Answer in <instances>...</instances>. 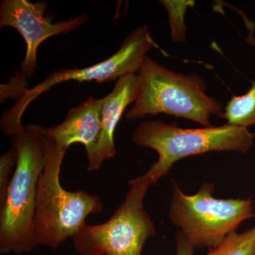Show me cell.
Instances as JSON below:
<instances>
[{"instance_id":"obj_3","label":"cell","mask_w":255,"mask_h":255,"mask_svg":"<svg viewBox=\"0 0 255 255\" xmlns=\"http://www.w3.org/2000/svg\"><path fill=\"white\" fill-rule=\"evenodd\" d=\"M137 75L138 95L126 114L127 120L166 114L210 127L211 116L223 118L222 105L206 95L205 82L197 74L174 73L147 56Z\"/></svg>"},{"instance_id":"obj_5","label":"cell","mask_w":255,"mask_h":255,"mask_svg":"<svg viewBox=\"0 0 255 255\" xmlns=\"http://www.w3.org/2000/svg\"><path fill=\"white\" fill-rule=\"evenodd\" d=\"M172 187L169 218L194 248H216L243 221L255 217L252 198L216 199L213 183H204L194 195L184 194L175 182Z\"/></svg>"},{"instance_id":"obj_9","label":"cell","mask_w":255,"mask_h":255,"mask_svg":"<svg viewBox=\"0 0 255 255\" xmlns=\"http://www.w3.org/2000/svg\"><path fill=\"white\" fill-rule=\"evenodd\" d=\"M139 87L137 75H126L118 79L112 91L104 97L102 128L98 140L86 149L87 172L98 170L105 160L112 158L117 154L114 132L124 111L136 100Z\"/></svg>"},{"instance_id":"obj_1","label":"cell","mask_w":255,"mask_h":255,"mask_svg":"<svg viewBox=\"0 0 255 255\" xmlns=\"http://www.w3.org/2000/svg\"><path fill=\"white\" fill-rule=\"evenodd\" d=\"M17 162L0 209V253L21 255L37 246L35 214L37 189L44 168L40 126H23L13 136Z\"/></svg>"},{"instance_id":"obj_7","label":"cell","mask_w":255,"mask_h":255,"mask_svg":"<svg viewBox=\"0 0 255 255\" xmlns=\"http://www.w3.org/2000/svg\"><path fill=\"white\" fill-rule=\"evenodd\" d=\"M147 26L137 27L124 40L122 46L108 59L82 69L57 70L30 90H23L14 107L3 116L1 128L6 135H14L22 129L21 117L28 106L43 92L62 82L103 83L118 80L128 75H136L150 50L157 48Z\"/></svg>"},{"instance_id":"obj_12","label":"cell","mask_w":255,"mask_h":255,"mask_svg":"<svg viewBox=\"0 0 255 255\" xmlns=\"http://www.w3.org/2000/svg\"><path fill=\"white\" fill-rule=\"evenodd\" d=\"M206 255H255V227L230 233L219 246L209 248Z\"/></svg>"},{"instance_id":"obj_10","label":"cell","mask_w":255,"mask_h":255,"mask_svg":"<svg viewBox=\"0 0 255 255\" xmlns=\"http://www.w3.org/2000/svg\"><path fill=\"white\" fill-rule=\"evenodd\" d=\"M103 103V98L89 97L78 107L70 109L59 125L40 127L41 135L67 150L74 143H81L88 149L100 135Z\"/></svg>"},{"instance_id":"obj_14","label":"cell","mask_w":255,"mask_h":255,"mask_svg":"<svg viewBox=\"0 0 255 255\" xmlns=\"http://www.w3.org/2000/svg\"><path fill=\"white\" fill-rule=\"evenodd\" d=\"M17 152L11 147L0 157V206L2 205L9 188L13 169L16 168Z\"/></svg>"},{"instance_id":"obj_4","label":"cell","mask_w":255,"mask_h":255,"mask_svg":"<svg viewBox=\"0 0 255 255\" xmlns=\"http://www.w3.org/2000/svg\"><path fill=\"white\" fill-rule=\"evenodd\" d=\"M255 137L247 128L228 124L221 127L188 129L178 127L176 123L155 120L139 124L132 140L135 145L150 147L158 154L157 162L145 173L155 184L169 173L179 159L213 151L246 153L253 147Z\"/></svg>"},{"instance_id":"obj_11","label":"cell","mask_w":255,"mask_h":255,"mask_svg":"<svg viewBox=\"0 0 255 255\" xmlns=\"http://www.w3.org/2000/svg\"><path fill=\"white\" fill-rule=\"evenodd\" d=\"M222 119L236 127L248 128L255 125V81L245 95L233 96L225 107Z\"/></svg>"},{"instance_id":"obj_6","label":"cell","mask_w":255,"mask_h":255,"mask_svg":"<svg viewBox=\"0 0 255 255\" xmlns=\"http://www.w3.org/2000/svg\"><path fill=\"white\" fill-rule=\"evenodd\" d=\"M128 184L125 200L108 221L85 224L75 235L74 247L79 255H142L146 241L156 234L143 205L147 189L153 183L145 174Z\"/></svg>"},{"instance_id":"obj_13","label":"cell","mask_w":255,"mask_h":255,"mask_svg":"<svg viewBox=\"0 0 255 255\" xmlns=\"http://www.w3.org/2000/svg\"><path fill=\"white\" fill-rule=\"evenodd\" d=\"M159 2L163 5L168 14L172 41L174 43H184L187 37V25L184 18L188 8L193 7L194 1L162 0Z\"/></svg>"},{"instance_id":"obj_15","label":"cell","mask_w":255,"mask_h":255,"mask_svg":"<svg viewBox=\"0 0 255 255\" xmlns=\"http://www.w3.org/2000/svg\"><path fill=\"white\" fill-rule=\"evenodd\" d=\"M176 255H194V248L189 244L187 238L179 231L176 234Z\"/></svg>"},{"instance_id":"obj_8","label":"cell","mask_w":255,"mask_h":255,"mask_svg":"<svg viewBox=\"0 0 255 255\" xmlns=\"http://www.w3.org/2000/svg\"><path fill=\"white\" fill-rule=\"evenodd\" d=\"M48 5L47 1L28 0H3L0 5V27L15 28L26 42V55L20 68L22 80L33 76L37 67V50L45 40L76 29L88 18L84 14L68 21L52 23L45 16Z\"/></svg>"},{"instance_id":"obj_2","label":"cell","mask_w":255,"mask_h":255,"mask_svg":"<svg viewBox=\"0 0 255 255\" xmlns=\"http://www.w3.org/2000/svg\"><path fill=\"white\" fill-rule=\"evenodd\" d=\"M43 146L44 168L38 182L35 214L36 241L38 246L57 249L75 237L86 224L87 216L100 214L104 206L99 196L64 189L60 174L67 149L44 136Z\"/></svg>"}]
</instances>
